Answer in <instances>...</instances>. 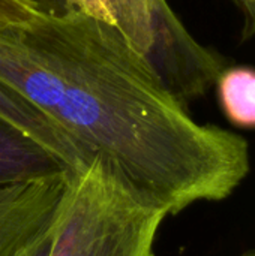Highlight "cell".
<instances>
[{
	"label": "cell",
	"instance_id": "cell-4",
	"mask_svg": "<svg viewBox=\"0 0 255 256\" xmlns=\"http://www.w3.org/2000/svg\"><path fill=\"white\" fill-rule=\"evenodd\" d=\"M57 177L74 180L54 153L0 116V189Z\"/></svg>",
	"mask_w": 255,
	"mask_h": 256
},
{
	"label": "cell",
	"instance_id": "cell-10",
	"mask_svg": "<svg viewBox=\"0 0 255 256\" xmlns=\"http://www.w3.org/2000/svg\"><path fill=\"white\" fill-rule=\"evenodd\" d=\"M236 256H255V249H252V250H246V252H243V254Z\"/></svg>",
	"mask_w": 255,
	"mask_h": 256
},
{
	"label": "cell",
	"instance_id": "cell-8",
	"mask_svg": "<svg viewBox=\"0 0 255 256\" xmlns=\"http://www.w3.org/2000/svg\"><path fill=\"white\" fill-rule=\"evenodd\" d=\"M56 224L57 220L47 231H44L39 237H36L30 244L21 249L15 256H50L53 242H54V234H56Z\"/></svg>",
	"mask_w": 255,
	"mask_h": 256
},
{
	"label": "cell",
	"instance_id": "cell-1",
	"mask_svg": "<svg viewBox=\"0 0 255 256\" xmlns=\"http://www.w3.org/2000/svg\"><path fill=\"white\" fill-rule=\"evenodd\" d=\"M0 80L60 129L83 172L98 166L165 216L228 198L249 172L243 136L197 123L116 26L84 12L0 30Z\"/></svg>",
	"mask_w": 255,
	"mask_h": 256
},
{
	"label": "cell",
	"instance_id": "cell-2",
	"mask_svg": "<svg viewBox=\"0 0 255 256\" xmlns=\"http://www.w3.org/2000/svg\"><path fill=\"white\" fill-rule=\"evenodd\" d=\"M165 218L90 166L71 183L50 256H153Z\"/></svg>",
	"mask_w": 255,
	"mask_h": 256
},
{
	"label": "cell",
	"instance_id": "cell-7",
	"mask_svg": "<svg viewBox=\"0 0 255 256\" xmlns=\"http://www.w3.org/2000/svg\"><path fill=\"white\" fill-rule=\"evenodd\" d=\"M39 10L26 0H0V30L30 21Z\"/></svg>",
	"mask_w": 255,
	"mask_h": 256
},
{
	"label": "cell",
	"instance_id": "cell-9",
	"mask_svg": "<svg viewBox=\"0 0 255 256\" xmlns=\"http://www.w3.org/2000/svg\"><path fill=\"white\" fill-rule=\"evenodd\" d=\"M245 14V32L243 34L248 38L255 33V0H236Z\"/></svg>",
	"mask_w": 255,
	"mask_h": 256
},
{
	"label": "cell",
	"instance_id": "cell-5",
	"mask_svg": "<svg viewBox=\"0 0 255 256\" xmlns=\"http://www.w3.org/2000/svg\"><path fill=\"white\" fill-rule=\"evenodd\" d=\"M0 116L18 126L23 132L54 153L72 172L74 178L83 174L75 150L60 129L32 102L0 80Z\"/></svg>",
	"mask_w": 255,
	"mask_h": 256
},
{
	"label": "cell",
	"instance_id": "cell-3",
	"mask_svg": "<svg viewBox=\"0 0 255 256\" xmlns=\"http://www.w3.org/2000/svg\"><path fill=\"white\" fill-rule=\"evenodd\" d=\"M71 183L57 177L0 189V256H15L57 220Z\"/></svg>",
	"mask_w": 255,
	"mask_h": 256
},
{
	"label": "cell",
	"instance_id": "cell-6",
	"mask_svg": "<svg viewBox=\"0 0 255 256\" xmlns=\"http://www.w3.org/2000/svg\"><path fill=\"white\" fill-rule=\"evenodd\" d=\"M216 84L227 118L240 128H255V69H224Z\"/></svg>",
	"mask_w": 255,
	"mask_h": 256
}]
</instances>
